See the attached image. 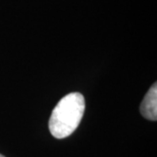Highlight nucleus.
Instances as JSON below:
<instances>
[{
  "instance_id": "f257e3e1",
  "label": "nucleus",
  "mask_w": 157,
  "mask_h": 157,
  "mask_svg": "<svg viewBox=\"0 0 157 157\" xmlns=\"http://www.w3.org/2000/svg\"><path fill=\"white\" fill-rule=\"evenodd\" d=\"M85 98L74 92L59 100L49 119V131L56 139H64L77 130L85 112Z\"/></svg>"
},
{
  "instance_id": "f03ea898",
  "label": "nucleus",
  "mask_w": 157,
  "mask_h": 157,
  "mask_svg": "<svg viewBox=\"0 0 157 157\" xmlns=\"http://www.w3.org/2000/svg\"><path fill=\"white\" fill-rule=\"evenodd\" d=\"M141 114L149 121L157 119V85L156 83L150 88L144 97L140 106Z\"/></svg>"
},
{
  "instance_id": "7ed1b4c3",
  "label": "nucleus",
  "mask_w": 157,
  "mask_h": 157,
  "mask_svg": "<svg viewBox=\"0 0 157 157\" xmlns=\"http://www.w3.org/2000/svg\"><path fill=\"white\" fill-rule=\"evenodd\" d=\"M0 157H5L4 155H2V154H0Z\"/></svg>"
}]
</instances>
